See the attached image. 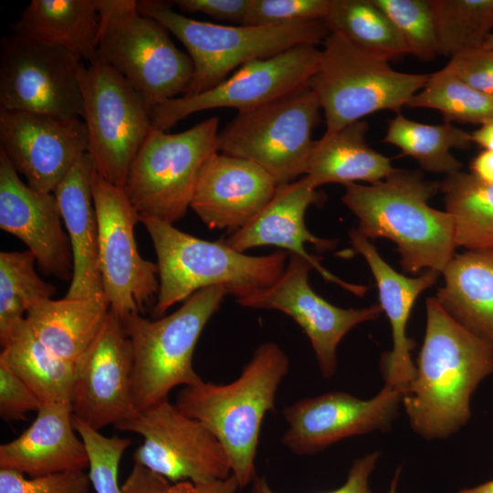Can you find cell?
Segmentation results:
<instances>
[{
    "instance_id": "obj_11",
    "label": "cell",
    "mask_w": 493,
    "mask_h": 493,
    "mask_svg": "<svg viewBox=\"0 0 493 493\" xmlns=\"http://www.w3.org/2000/svg\"><path fill=\"white\" fill-rule=\"evenodd\" d=\"M78 79L88 153L96 172L123 189L133 159L152 127V110L140 92L99 58L89 65L82 63Z\"/></svg>"
},
{
    "instance_id": "obj_8",
    "label": "cell",
    "mask_w": 493,
    "mask_h": 493,
    "mask_svg": "<svg viewBox=\"0 0 493 493\" xmlns=\"http://www.w3.org/2000/svg\"><path fill=\"white\" fill-rule=\"evenodd\" d=\"M100 15L98 57L143 97L152 110L183 96L193 78L190 57L172 41L169 31L141 14L135 0H96Z\"/></svg>"
},
{
    "instance_id": "obj_31",
    "label": "cell",
    "mask_w": 493,
    "mask_h": 493,
    "mask_svg": "<svg viewBox=\"0 0 493 493\" xmlns=\"http://www.w3.org/2000/svg\"><path fill=\"white\" fill-rule=\"evenodd\" d=\"M383 142L415 160L422 170L446 175L462 168L451 150H467L472 143L470 133L452 123H421L401 112L388 121Z\"/></svg>"
},
{
    "instance_id": "obj_37",
    "label": "cell",
    "mask_w": 493,
    "mask_h": 493,
    "mask_svg": "<svg viewBox=\"0 0 493 493\" xmlns=\"http://www.w3.org/2000/svg\"><path fill=\"white\" fill-rule=\"evenodd\" d=\"M372 1L394 25L410 55L424 60H431L440 55L428 0Z\"/></svg>"
},
{
    "instance_id": "obj_45",
    "label": "cell",
    "mask_w": 493,
    "mask_h": 493,
    "mask_svg": "<svg viewBox=\"0 0 493 493\" xmlns=\"http://www.w3.org/2000/svg\"><path fill=\"white\" fill-rule=\"evenodd\" d=\"M470 173L478 180L493 184V152L482 151L470 163Z\"/></svg>"
},
{
    "instance_id": "obj_21",
    "label": "cell",
    "mask_w": 493,
    "mask_h": 493,
    "mask_svg": "<svg viewBox=\"0 0 493 493\" xmlns=\"http://www.w3.org/2000/svg\"><path fill=\"white\" fill-rule=\"evenodd\" d=\"M53 194L25 184L0 151V227L21 240L43 273L65 281L73 277V257Z\"/></svg>"
},
{
    "instance_id": "obj_22",
    "label": "cell",
    "mask_w": 493,
    "mask_h": 493,
    "mask_svg": "<svg viewBox=\"0 0 493 493\" xmlns=\"http://www.w3.org/2000/svg\"><path fill=\"white\" fill-rule=\"evenodd\" d=\"M278 184L255 163L219 152L203 164L190 208L210 229H240L270 201Z\"/></svg>"
},
{
    "instance_id": "obj_10",
    "label": "cell",
    "mask_w": 493,
    "mask_h": 493,
    "mask_svg": "<svg viewBox=\"0 0 493 493\" xmlns=\"http://www.w3.org/2000/svg\"><path fill=\"white\" fill-rule=\"evenodd\" d=\"M320 110L316 94L306 85L240 111L218 132V152L255 163L278 185L296 181L306 173Z\"/></svg>"
},
{
    "instance_id": "obj_36",
    "label": "cell",
    "mask_w": 493,
    "mask_h": 493,
    "mask_svg": "<svg viewBox=\"0 0 493 493\" xmlns=\"http://www.w3.org/2000/svg\"><path fill=\"white\" fill-rule=\"evenodd\" d=\"M406 107L438 110L445 123L483 124L493 121V98L479 92L445 68L430 74Z\"/></svg>"
},
{
    "instance_id": "obj_3",
    "label": "cell",
    "mask_w": 493,
    "mask_h": 493,
    "mask_svg": "<svg viewBox=\"0 0 493 493\" xmlns=\"http://www.w3.org/2000/svg\"><path fill=\"white\" fill-rule=\"evenodd\" d=\"M287 353L274 341L253 352L240 375L226 384L202 381L184 386L175 405L201 422L224 446L239 488L252 483L265 415L274 410L278 387L289 372Z\"/></svg>"
},
{
    "instance_id": "obj_2",
    "label": "cell",
    "mask_w": 493,
    "mask_h": 493,
    "mask_svg": "<svg viewBox=\"0 0 493 493\" xmlns=\"http://www.w3.org/2000/svg\"><path fill=\"white\" fill-rule=\"evenodd\" d=\"M439 191L440 182L425 179L420 171L395 168L377 183L345 185L341 201L358 217L362 236L397 246L404 272L441 273L456 246L452 216L428 205Z\"/></svg>"
},
{
    "instance_id": "obj_25",
    "label": "cell",
    "mask_w": 493,
    "mask_h": 493,
    "mask_svg": "<svg viewBox=\"0 0 493 493\" xmlns=\"http://www.w3.org/2000/svg\"><path fill=\"white\" fill-rule=\"evenodd\" d=\"M94 170L87 152L53 192L73 257V277L66 299H105L99 257V226L91 191Z\"/></svg>"
},
{
    "instance_id": "obj_41",
    "label": "cell",
    "mask_w": 493,
    "mask_h": 493,
    "mask_svg": "<svg viewBox=\"0 0 493 493\" xmlns=\"http://www.w3.org/2000/svg\"><path fill=\"white\" fill-rule=\"evenodd\" d=\"M40 403L28 386L5 364L0 362V416L5 421L25 420L37 411Z\"/></svg>"
},
{
    "instance_id": "obj_42",
    "label": "cell",
    "mask_w": 493,
    "mask_h": 493,
    "mask_svg": "<svg viewBox=\"0 0 493 493\" xmlns=\"http://www.w3.org/2000/svg\"><path fill=\"white\" fill-rule=\"evenodd\" d=\"M380 454V451H373L354 459L344 484L325 493H372L369 487V478ZM251 484L250 493H276L263 477L256 476Z\"/></svg>"
},
{
    "instance_id": "obj_4",
    "label": "cell",
    "mask_w": 493,
    "mask_h": 493,
    "mask_svg": "<svg viewBox=\"0 0 493 493\" xmlns=\"http://www.w3.org/2000/svg\"><path fill=\"white\" fill-rule=\"evenodd\" d=\"M157 257L159 290L153 315H163L173 305L196 291L224 286L236 299L272 285L286 267L288 254L276 251L253 257L227 246L184 233L173 225L140 216Z\"/></svg>"
},
{
    "instance_id": "obj_40",
    "label": "cell",
    "mask_w": 493,
    "mask_h": 493,
    "mask_svg": "<svg viewBox=\"0 0 493 493\" xmlns=\"http://www.w3.org/2000/svg\"><path fill=\"white\" fill-rule=\"evenodd\" d=\"M445 68L493 98V50L482 47L460 53L450 58Z\"/></svg>"
},
{
    "instance_id": "obj_18",
    "label": "cell",
    "mask_w": 493,
    "mask_h": 493,
    "mask_svg": "<svg viewBox=\"0 0 493 493\" xmlns=\"http://www.w3.org/2000/svg\"><path fill=\"white\" fill-rule=\"evenodd\" d=\"M403 393L384 384L368 400L345 392L306 397L285 406L287 429L282 445L297 456H309L351 436L390 428L398 415Z\"/></svg>"
},
{
    "instance_id": "obj_32",
    "label": "cell",
    "mask_w": 493,
    "mask_h": 493,
    "mask_svg": "<svg viewBox=\"0 0 493 493\" xmlns=\"http://www.w3.org/2000/svg\"><path fill=\"white\" fill-rule=\"evenodd\" d=\"M446 211L454 221L456 247L493 248V184L455 172L440 182Z\"/></svg>"
},
{
    "instance_id": "obj_9",
    "label": "cell",
    "mask_w": 493,
    "mask_h": 493,
    "mask_svg": "<svg viewBox=\"0 0 493 493\" xmlns=\"http://www.w3.org/2000/svg\"><path fill=\"white\" fill-rule=\"evenodd\" d=\"M218 126L214 116L177 133L152 127L123 188L140 216L173 225L185 215L203 164L218 152Z\"/></svg>"
},
{
    "instance_id": "obj_15",
    "label": "cell",
    "mask_w": 493,
    "mask_h": 493,
    "mask_svg": "<svg viewBox=\"0 0 493 493\" xmlns=\"http://www.w3.org/2000/svg\"><path fill=\"white\" fill-rule=\"evenodd\" d=\"M320 58V49L316 45L303 44L246 63L208 90L173 98L156 106L152 111V126L167 131L198 111L234 108L240 112L269 103L306 86Z\"/></svg>"
},
{
    "instance_id": "obj_38",
    "label": "cell",
    "mask_w": 493,
    "mask_h": 493,
    "mask_svg": "<svg viewBox=\"0 0 493 493\" xmlns=\"http://www.w3.org/2000/svg\"><path fill=\"white\" fill-rule=\"evenodd\" d=\"M331 0H250L243 25L278 26L322 21Z\"/></svg>"
},
{
    "instance_id": "obj_5",
    "label": "cell",
    "mask_w": 493,
    "mask_h": 493,
    "mask_svg": "<svg viewBox=\"0 0 493 493\" xmlns=\"http://www.w3.org/2000/svg\"><path fill=\"white\" fill-rule=\"evenodd\" d=\"M141 14L161 23L188 51L194 74L183 96L208 90L232 71L256 59L267 58L295 46L323 43L330 33L322 21L257 26H224L192 19L172 9V2L137 1Z\"/></svg>"
},
{
    "instance_id": "obj_13",
    "label": "cell",
    "mask_w": 493,
    "mask_h": 493,
    "mask_svg": "<svg viewBox=\"0 0 493 493\" xmlns=\"http://www.w3.org/2000/svg\"><path fill=\"white\" fill-rule=\"evenodd\" d=\"M91 191L99 226V257L105 300L121 320L156 301L158 267L144 259L134 229L140 215L124 190L94 170Z\"/></svg>"
},
{
    "instance_id": "obj_33",
    "label": "cell",
    "mask_w": 493,
    "mask_h": 493,
    "mask_svg": "<svg viewBox=\"0 0 493 493\" xmlns=\"http://www.w3.org/2000/svg\"><path fill=\"white\" fill-rule=\"evenodd\" d=\"M322 22L330 32L389 61L409 54L394 25L372 0H331Z\"/></svg>"
},
{
    "instance_id": "obj_20",
    "label": "cell",
    "mask_w": 493,
    "mask_h": 493,
    "mask_svg": "<svg viewBox=\"0 0 493 493\" xmlns=\"http://www.w3.org/2000/svg\"><path fill=\"white\" fill-rule=\"evenodd\" d=\"M323 193L317 191L304 176L288 184H278L268 204L246 225L223 240L239 251L273 246L289 251L307 260L321 277L352 294L362 297L368 288L341 280L320 264V257L309 254L305 244L310 243L317 251L331 250L336 241L320 238L306 227L305 214L311 205L325 202Z\"/></svg>"
},
{
    "instance_id": "obj_23",
    "label": "cell",
    "mask_w": 493,
    "mask_h": 493,
    "mask_svg": "<svg viewBox=\"0 0 493 493\" xmlns=\"http://www.w3.org/2000/svg\"><path fill=\"white\" fill-rule=\"evenodd\" d=\"M349 236L354 250L369 265L377 285L379 303L392 328V351L382 357L385 384L398 389L404 395L416 372L412 359L414 341L406 333L411 310L418 296L436 282L440 272L426 269L415 278L404 276L386 263L376 247L357 229L351 230Z\"/></svg>"
},
{
    "instance_id": "obj_27",
    "label": "cell",
    "mask_w": 493,
    "mask_h": 493,
    "mask_svg": "<svg viewBox=\"0 0 493 493\" xmlns=\"http://www.w3.org/2000/svg\"><path fill=\"white\" fill-rule=\"evenodd\" d=\"M435 297L459 324L493 343V248L455 254Z\"/></svg>"
},
{
    "instance_id": "obj_44",
    "label": "cell",
    "mask_w": 493,
    "mask_h": 493,
    "mask_svg": "<svg viewBox=\"0 0 493 493\" xmlns=\"http://www.w3.org/2000/svg\"><path fill=\"white\" fill-rule=\"evenodd\" d=\"M250 0H175L183 13H202L217 20L244 24Z\"/></svg>"
},
{
    "instance_id": "obj_35",
    "label": "cell",
    "mask_w": 493,
    "mask_h": 493,
    "mask_svg": "<svg viewBox=\"0 0 493 493\" xmlns=\"http://www.w3.org/2000/svg\"><path fill=\"white\" fill-rule=\"evenodd\" d=\"M439 54L454 57L482 48L493 32V0H428Z\"/></svg>"
},
{
    "instance_id": "obj_29",
    "label": "cell",
    "mask_w": 493,
    "mask_h": 493,
    "mask_svg": "<svg viewBox=\"0 0 493 493\" xmlns=\"http://www.w3.org/2000/svg\"><path fill=\"white\" fill-rule=\"evenodd\" d=\"M110 309L101 299H47L32 305L26 320L53 353L76 365L97 338Z\"/></svg>"
},
{
    "instance_id": "obj_46",
    "label": "cell",
    "mask_w": 493,
    "mask_h": 493,
    "mask_svg": "<svg viewBox=\"0 0 493 493\" xmlns=\"http://www.w3.org/2000/svg\"><path fill=\"white\" fill-rule=\"evenodd\" d=\"M197 493H236L239 488L234 476L225 479H215L194 484Z\"/></svg>"
},
{
    "instance_id": "obj_49",
    "label": "cell",
    "mask_w": 493,
    "mask_h": 493,
    "mask_svg": "<svg viewBox=\"0 0 493 493\" xmlns=\"http://www.w3.org/2000/svg\"><path fill=\"white\" fill-rule=\"evenodd\" d=\"M399 476H400V467H398L395 471V474L391 482L388 493H396V488H397Z\"/></svg>"
},
{
    "instance_id": "obj_50",
    "label": "cell",
    "mask_w": 493,
    "mask_h": 493,
    "mask_svg": "<svg viewBox=\"0 0 493 493\" xmlns=\"http://www.w3.org/2000/svg\"><path fill=\"white\" fill-rule=\"evenodd\" d=\"M483 48L493 50V32L487 38Z\"/></svg>"
},
{
    "instance_id": "obj_34",
    "label": "cell",
    "mask_w": 493,
    "mask_h": 493,
    "mask_svg": "<svg viewBox=\"0 0 493 493\" xmlns=\"http://www.w3.org/2000/svg\"><path fill=\"white\" fill-rule=\"evenodd\" d=\"M35 256L29 251L0 253V344L3 347L15 328L35 303L52 299L56 287L36 272Z\"/></svg>"
},
{
    "instance_id": "obj_12",
    "label": "cell",
    "mask_w": 493,
    "mask_h": 493,
    "mask_svg": "<svg viewBox=\"0 0 493 493\" xmlns=\"http://www.w3.org/2000/svg\"><path fill=\"white\" fill-rule=\"evenodd\" d=\"M140 435L133 461L172 483L194 484L231 476L227 454L201 422L182 413L169 399L137 412L115 426Z\"/></svg>"
},
{
    "instance_id": "obj_16",
    "label": "cell",
    "mask_w": 493,
    "mask_h": 493,
    "mask_svg": "<svg viewBox=\"0 0 493 493\" xmlns=\"http://www.w3.org/2000/svg\"><path fill=\"white\" fill-rule=\"evenodd\" d=\"M311 268L307 260L289 254V261L276 282L236 300L243 307L276 309L289 316L309 338L320 374L330 379L337 371V348L342 338L357 325L378 319L383 309L380 303L342 309L328 302L309 286Z\"/></svg>"
},
{
    "instance_id": "obj_1",
    "label": "cell",
    "mask_w": 493,
    "mask_h": 493,
    "mask_svg": "<svg viewBox=\"0 0 493 493\" xmlns=\"http://www.w3.org/2000/svg\"><path fill=\"white\" fill-rule=\"evenodd\" d=\"M425 304L424 342L402 404L412 429L434 440L450 436L468 422L472 394L493 373V343L459 324L435 298Z\"/></svg>"
},
{
    "instance_id": "obj_14",
    "label": "cell",
    "mask_w": 493,
    "mask_h": 493,
    "mask_svg": "<svg viewBox=\"0 0 493 493\" xmlns=\"http://www.w3.org/2000/svg\"><path fill=\"white\" fill-rule=\"evenodd\" d=\"M82 61L68 51L12 34L0 41V110L83 118Z\"/></svg>"
},
{
    "instance_id": "obj_7",
    "label": "cell",
    "mask_w": 493,
    "mask_h": 493,
    "mask_svg": "<svg viewBox=\"0 0 493 493\" xmlns=\"http://www.w3.org/2000/svg\"><path fill=\"white\" fill-rule=\"evenodd\" d=\"M322 45L307 86L323 110L324 134L380 110L401 112L429 77L394 70L389 60L361 49L337 32H330Z\"/></svg>"
},
{
    "instance_id": "obj_30",
    "label": "cell",
    "mask_w": 493,
    "mask_h": 493,
    "mask_svg": "<svg viewBox=\"0 0 493 493\" xmlns=\"http://www.w3.org/2000/svg\"><path fill=\"white\" fill-rule=\"evenodd\" d=\"M0 362L30 388L40 404L72 403L75 364L53 353L37 337L26 318L2 347Z\"/></svg>"
},
{
    "instance_id": "obj_28",
    "label": "cell",
    "mask_w": 493,
    "mask_h": 493,
    "mask_svg": "<svg viewBox=\"0 0 493 493\" xmlns=\"http://www.w3.org/2000/svg\"><path fill=\"white\" fill-rule=\"evenodd\" d=\"M368 123L358 121L314 142L305 177L318 188L325 184L377 183L395 168L391 159L366 142Z\"/></svg>"
},
{
    "instance_id": "obj_43",
    "label": "cell",
    "mask_w": 493,
    "mask_h": 493,
    "mask_svg": "<svg viewBox=\"0 0 493 493\" xmlns=\"http://www.w3.org/2000/svg\"><path fill=\"white\" fill-rule=\"evenodd\" d=\"M121 493H197L191 481L171 483L152 470L135 464L121 487Z\"/></svg>"
},
{
    "instance_id": "obj_48",
    "label": "cell",
    "mask_w": 493,
    "mask_h": 493,
    "mask_svg": "<svg viewBox=\"0 0 493 493\" xmlns=\"http://www.w3.org/2000/svg\"><path fill=\"white\" fill-rule=\"evenodd\" d=\"M458 493H493V479L470 488H465Z\"/></svg>"
},
{
    "instance_id": "obj_39",
    "label": "cell",
    "mask_w": 493,
    "mask_h": 493,
    "mask_svg": "<svg viewBox=\"0 0 493 493\" xmlns=\"http://www.w3.org/2000/svg\"><path fill=\"white\" fill-rule=\"evenodd\" d=\"M90 479L84 470L26 477L9 469H0V493H89Z\"/></svg>"
},
{
    "instance_id": "obj_47",
    "label": "cell",
    "mask_w": 493,
    "mask_h": 493,
    "mask_svg": "<svg viewBox=\"0 0 493 493\" xmlns=\"http://www.w3.org/2000/svg\"><path fill=\"white\" fill-rule=\"evenodd\" d=\"M470 138L472 142L484 151L493 152V121L481 124L478 129L470 133Z\"/></svg>"
},
{
    "instance_id": "obj_24",
    "label": "cell",
    "mask_w": 493,
    "mask_h": 493,
    "mask_svg": "<svg viewBox=\"0 0 493 493\" xmlns=\"http://www.w3.org/2000/svg\"><path fill=\"white\" fill-rule=\"evenodd\" d=\"M34 422L0 446V469L30 477L89 467L85 445L73 426L70 403L40 404Z\"/></svg>"
},
{
    "instance_id": "obj_6",
    "label": "cell",
    "mask_w": 493,
    "mask_h": 493,
    "mask_svg": "<svg viewBox=\"0 0 493 493\" xmlns=\"http://www.w3.org/2000/svg\"><path fill=\"white\" fill-rule=\"evenodd\" d=\"M224 286L200 289L158 320L132 313L122 320L133 353L131 396L137 412L168 399L176 386L202 382L193 366L196 343L225 297Z\"/></svg>"
},
{
    "instance_id": "obj_19",
    "label": "cell",
    "mask_w": 493,
    "mask_h": 493,
    "mask_svg": "<svg viewBox=\"0 0 493 493\" xmlns=\"http://www.w3.org/2000/svg\"><path fill=\"white\" fill-rule=\"evenodd\" d=\"M133 353L122 320L110 309L90 347L76 363L73 415L100 430L136 413L131 396Z\"/></svg>"
},
{
    "instance_id": "obj_26",
    "label": "cell",
    "mask_w": 493,
    "mask_h": 493,
    "mask_svg": "<svg viewBox=\"0 0 493 493\" xmlns=\"http://www.w3.org/2000/svg\"><path fill=\"white\" fill-rule=\"evenodd\" d=\"M10 28L13 34L61 47L89 64L99 58L96 0H31Z\"/></svg>"
},
{
    "instance_id": "obj_17",
    "label": "cell",
    "mask_w": 493,
    "mask_h": 493,
    "mask_svg": "<svg viewBox=\"0 0 493 493\" xmlns=\"http://www.w3.org/2000/svg\"><path fill=\"white\" fill-rule=\"evenodd\" d=\"M88 149L82 118L0 110V151L37 192L53 194Z\"/></svg>"
}]
</instances>
